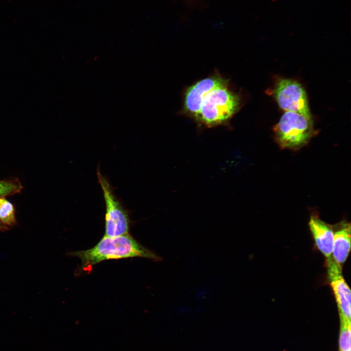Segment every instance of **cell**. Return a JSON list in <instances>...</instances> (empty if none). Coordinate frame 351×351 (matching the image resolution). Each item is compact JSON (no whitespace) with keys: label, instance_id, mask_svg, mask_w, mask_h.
<instances>
[{"label":"cell","instance_id":"277c9868","mask_svg":"<svg viewBox=\"0 0 351 351\" xmlns=\"http://www.w3.org/2000/svg\"><path fill=\"white\" fill-rule=\"evenodd\" d=\"M97 176L105 203L104 235L115 237L128 234L130 224L128 212L116 196L109 181L99 170Z\"/></svg>","mask_w":351,"mask_h":351},{"label":"cell","instance_id":"ba28073f","mask_svg":"<svg viewBox=\"0 0 351 351\" xmlns=\"http://www.w3.org/2000/svg\"><path fill=\"white\" fill-rule=\"evenodd\" d=\"M309 226L318 249L327 259L331 258L333 242L332 227L316 215H312L311 217Z\"/></svg>","mask_w":351,"mask_h":351},{"label":"cell","instance_id":"8fae6325","mask_svg":"<svg viewBox=\"0 0 351 351\" xmlns=\"http://www.w3.org/2000/svg\"><path fill=\"white\" fill-rule=\"evenodd\" d=\"M0 221L6 226H12L16 223L14 208L4 198H0Z\"/></svg>","mask_w":351,"mask_h":351},{"label":"cell","instance_id":"6da1fadb","mask_svg":"<svg viewBox=\"0 0 351 351\" xmlns=\"http://www.w3.org/2000/svg\"><path fill=\"white\" fill-rule=\"evenodd\" d=\"M85 268L90 267L103 260L134 257L153 259L159 258L152 252L144 247L129 234L115 237L104 236L98 243L89 250L74 252Z\"/></svg>","mask_w":351,"mask_h":351},{"label":"cell","instance_id":"30bf717a","mask_svg":"<svg viewBox=\"0 0 351 351\" xmlns=\"http://www.w3.org/2000/svg\"><path fill=\"white\" fill-rule=\"evenodd\" d=\"M340 333L339 347L340 351H351V320L339 314Z\"/></svg>","mask_w":351,"mask_h":351},{"label":"cell","instance_id":"7c38bea8","mask_svg":"<svg viewBox=\"0 0 351 351\" xmlns=\"http://www.w3.org/2000/svg\"><path fill=\"white\" fill-rule=\"evenodd\" d=\"M22 187L17 180H0V196L12 195L19 193Z\"/></svg>","mask_w":351,"mask_h":351},{"label":"cell","instance_id":"7a4b0ae2","mask_svg":"<svg viewBox=\"0 0 351 351\" xmlns=\"http://www.w3.org/2000/svg\"><path fill=\"white\" fill-rule=\"evenodd\" d=\"M240 103L239 95L230 89L227 82L205 96L195 119L207 128L225 125L238 112Z\"/></svg>","mask_w":351,"mask_h":351},{"label":"cell","instance_id":"4fadbf2b","mask_svg":"<svg viewBox=\"0 0 351 351\" xmlns=\"http://www.w3.org/2000/svg\"><path fill=\"white\" fill-rule=\"evenodd\" d=\"M6 226L4 225L0 221V230H4L7 229V228Z\"/></svg>","mask_w":351,"mask_h":351},{"label":"cell","instance_id":"5bb4252c","mask_svg":"<svg viewBox=\"0 0 351 351\" xmlns=\"http://www.w3.org/2000/svg\"><path fill=\"white\" fill-rule=\"evenodd\" d=\"M270 0L273 1V2H275V1H277L278 0Z\"/></svg>","mask_w":351,"mask_h":351},{"label":"cell","instance_id":"8992f818","mask_svg":"<svg viewBox=\"0 0 351 351\" xmlns=\"http://www.w3.org/2000/svg\"><path fill=\"white\" fill-rule=\"evenodd\" d=\"M227 82V79L217 74L201 79L188 87L184 95V113L195 119L205 96L214 88Z\"/></svg>","mask_w":351,"mask_h":351},{"label":"cell","instance_id":"52a82bcc","mask_svg":"<svg viewBox=\"0 0 351 351\" xmlns=\"http://www.w3.org/2000/svg\"><path fill=\"white\" fill-rule=\"evenodd\" d=\"M328 273L339 314L351 320V291L342 276L341 267L332 258L327 259Z\"/></svg>","mask_w":351,"mask_h":351},{"label":"cell","instance_id":"3957f363","mask_svg":"<svg viewBox=\"0 0 351 351\" xmlns=\"http://www.w3.org/2000/svg\"><path fill=\"white\" fill-rule=\"evenodd\" d=\"M273 131L281 148L294 150L307 144L315 133L312 118L290 111L284 112Z\"/></svg>","mask_w":351,"mask_h":351},{"label":"cell","instance_id":"5b68a950","mask_svg":"<svg viewBox=\"0 0 351 351\" xmlns=\"http://www.w3.org/2000/svg\"><path fill=\"white\" fill-rule=\"evenodd\" d=\"M273 95L278 106L285 112H295L312 118L306 92L298 82L281 78L274 86Z\"/></svg>","mask_w":351,"mask_h":351},{"label":"cell","instance_id":"9c48e42d","mask_svg":"<svg viewBox=\"0 0 351 351\" xmlns=\"http://www.w3.org/2000/svg\"><path fill=\"white\" fill-rule=\"evenodd\" d=\"M333 231L332 259L340 266L348 258L351 249V225L341 222Z\"/></svg>","mask_w":351,"mask_h":351}]
</instances>
